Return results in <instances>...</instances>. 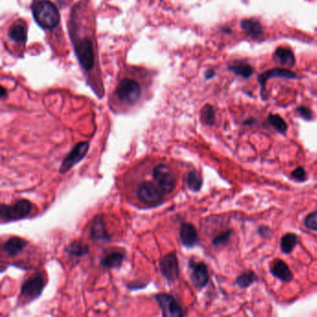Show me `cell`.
Returning <instances> with one entry per match:
<instances>
[{
	"mask_svg": "<svg viewBox=\"0 0 317 317\" xmlns=\"http://www.w3.org/2000/svg\"><path fill=\"white\" fill-rule=\"evenodd\" d=\"M79 22L77 15L74 12L70 21V35L72 39L77 57L80 65L87 75H93L97 73V53L95 39L90 30L82 26Z\"/></svg>",
	"mask_w": 317,
	"mask_h": 317,
	"instance_id": "1",
	"label": "cell"
},
{
	"mask_svg": "<svg viewBox=\"0 0 317 317\" xmlns=\"http://www.w3.org/2000/svg\"><path fill=\"white\" fill-rule=\"evenodd\" d=\"M144 94V86L137 76H124L115 86L113 98L121 106L131 107L141 101Z\"/></svg>",
	"mask_w": 317,
	"mask_h": 317,
	"instance_id": "2",
	"label": "cell"
},
{
	"mask_svg": "<svg viewBox=\"0 0 317 317\" xmlns=\"http://www.w3.org/2000/svg\"><path fill=\"white\" fill-rule=\"evenodd\" d=\"M34 18L39 26L46 30L57 28L60 13L56 6L49 0H35L32 4Z\"/></svg>",
	"mask_w": 317,
	"mask_h": 317,
	"instance_id": "3",
	"label": "cell"
},
{
	"mask_svg": "<svg viewBox=\"0 0 317 317\" xmlns=\"http://www.w3.org/2000/svg\"><path fill=\"white\" fill-rule=\"evenodd\" d=\"M33 208L31 202L22 199L13 205H0V219L2 223L20 221L28 216Z\"/></svg>",
	"mask_w": 317,
	"mask_h": 317,
	"instance_id": "4",
	"label": "cell"
},
{
	"mask_svg": "<svg viewBox=\"0 0 317 317\" xmlns=\"http://www.w3.org/2000/svg\"><path fill=\"white\" fill-rule=\"evenodd\" d=\"M153 179L160 190L165 194H171L177 186V179L170 166L166 164H158L153 170Z\"/></svg>",
	"mask_w": 317,
	"mask_h": 317,
	"instance_id": "5",
	"label": "cell"
},
{
	"mask_svg": "<svg viewBox=\"0 0 317 317\" xmlns=\"http://www.w3.org/2000/svg\"><path fill=\"white\" fill-rule=\"evenodd\" d=\"M44 288V274L42 273H36L22 284L20 297L24 303H31L41 295Z\"/></svg>",
	"mask_w": 317,
	"mask_h": 317,
	"instance_id": "6",
	"label": "cell"
},
{
	"mask_svg": "<svg viewBox=\"0 0 317 317\" xmlns=\"http://www.w3.org/2000/svg\"><path fill=\"white\" fill-rule=\"evenodd\" d=\"M165 195L156 182L144 181L137 190L138 199L146 206L158 205L163 202Z\"/></svg>",
	"mask_w": 317,
	"mask_h": 317,
	"instance_id": "7",
	"label": "cell"
},
{
	"mask_svg": "<svg viewBox=\"0 0 317 317\" xmlns=\"http://www.w3.org/2000/svg\"><path fill=\"white\" fill-rule=\"evenodd\" d=\"M88 149H89V144L87 142H82L77 144L73 148L72 151L70 152L68 156L63 160L61 166L59 167L60 173L65 174L68 172L73 166L79 164L80 161L85 158Z\"/></svg>",
	"mask_w": 317,
	"mask_h": 317,
	"instance_id": "8",
	"label": "cell"
},
{
	"mask_svg": "<svg viewBox=\"0 0 317 317\" xmlns=\"http://www.w3.org/2000/svg\"><path fill=\"white\" fill-rule=\"evenodd\" d=\"M155 299L158 303L163 317H180L184 315L180 303L177 302L173 296L166 293H159L155 295Z\"/></svg>",
	"mask_w": 317,
	"mask_h": 317,
	"instance_id": "9",
	"label": "cell"
},
{
	"mask_svg": "<svg viewBox=\"0 0 317 317\" xmlns=\"http://www.w3.org/2000/svg\"><path fill=\"white\" fill-rule=\"evenodd\" d=\"M159 269L166 280L169 283L176 281L180 274L179 261L176 253H168L162 257L159 261Z\"/></svg>",
	"mask_w": 317,
	"mask_h": 317,
	"instance_id": "10",
	"label": "cell"
},
{
	"mask_svg": "<svg viewBox=\"0 0 317 317\" xmlns=\"http://www.w3.org/2000/svg\"><path fill=\"white\" fill-rule=\"evenodd\" d=\"M188 265L191 271V279L195 288L198 289L205 288L209 281V270L207 265L204 262H197L194 259H190Z\"/></svg>",
	"mask_w": 317,
	"mask_h": 317,
	"instance_id": "11",
	"label": "cell"
},
{
	"mask_svg": "<svg viewBox=\"0 0 317 317\" xmlns=\"http://www.w3.org/2000/svg\"><path fill=\"white\" fill-rule=\"evenodd\" d=\"M274 78H282V79H296L297 75L295 73L292 72L289 69H284V68H274L271 70H268L266 72L260 74L258 78L260 86H261V94L263 99L265 98V91H266V83L270 79Z\"/></svg>",
	"mask_w": 317,
	"mask_h": 317,
	"instance_id": "12",
	"label": "cell"
},
{
	"mask_svg": "<svg viewBox=\"0 0 317 317\" xmlns=\"http://www.w3.org/2000/svg\"><path fill=\"white\" fill-rule=\"evenodd\" d=\"M7 37L9 41H11L16 46L23 47L25 45L26 38H27L26 23L22 20H18L13 22L8 28Z\"/></svg>",
	"mask_w": 317,
	"mask_h": 317,
	"instance_id": "13",
	"label": "cell"
},
{
	"mask_svg": "<svg viewBox=\"0 0 317 317\" xmlns=\"http://www.w3.org/2000/svg\"><path fill=\"white\" fill-rule=\"evenodd\" d=\"M89 236L94 242H108L111 240V236L106 230L102 215H98L94 218L90 226Z\"/></svg>",
	"mask_w": 317,
	"mask_h": 317,
	"instance_id": "14",
	"label": "cell"
},
{
	"mask_svg": "<svg viewBox=\"0 0 317 317\" xmlns=\"http://www.w3.org/2000/svg\"><path fill=\"white\" fill-rule=\"evenodd\" d=\"M180 238L182 245L186 247H194L198 244L199 238L197 231L192 224H183L180 226Z\"/></svg>",
	"mask_w": 317,
	"mask_h": 317,
	"instance_id": "15",
	"label": "cell"
},
{
	"mask_svg": "<svg viewBox=\"0 0 317 317\" xmlns=\"http://www.w3.org/2000/svg\"><path fill=\"white\" fill-rule=\"evenodd\" d=\"M270 271L274 277L283 282H290L293 278V274L288 264L282 259H274L271 263Z\"/></svg>",
	"mask_w": 317,
	"mask_h": 317,
	"instance_id": "16",
	"label": "cell"
},
{
	"mask_svg": "<svg viewBox=\"0 0 317 317\" xmlns=\"http://www.w3.org/2000/svg\"><path fill=\"white\" fill-rule=\"evenodd\" d=\"M28 245V242L19 237H13L7 239L3 245V250L9 257H13L22 252L24 247Z\"/></svg>",
	"mask_w": 317,
	"mask_h": 317,
	"instance_id": "17",
	"label": "cell"
},
{
	"mask_svg": "<svg viewBox=\"0 0 317 317\" xmlns=\"http://www.w3.org/2000/svg\"><path fill=\"white\" fill-rule=\"evenodd\" d=\"M240 25L245 34L252 38H258L263 35V26L256 19H244Z\"/></svg>",
	"mask_w": 317,
	"mask_h": 317,
	"instance_id": "18",
	"label": "cell"
},
{
	"mask_svg": "<svg viewBox=\"0 0 317 317\" xmlns=\"http://www.w3.org/2000/svg\"><path fill=\"white\" fill-rule=\"evenodd\" d=\"M228 69L231 72L235 73L237 76L242 77L244 79H249L254 73L252 66L247 64L245 61L237 60L233 62L229 66Z\"/></svg>",
	"mask_w": 317,
	"mask_h": 317,
	"instance_id": "19",
	"label": "cell"
},
{
	"mask_svg": "<svg viewBox=\"0 0 317 317\" xmlns=\"http://www.w3.org/2000/svg\"><path fill=\"white\" fill-rule=\"evenodd\" d=\"M125 259V253L122 251H113L106 254L101 259V265L105 269H114L121 266Z\"/></svg>",
	"mask_w": 317,
	"mask_h": 317,
	"instance_id": "20",
	"label": "cell"
},
{
	"mask_svg": "<svg viewBox=\"0 0 317 317\" xmlns=\"http://www.w3.org/2000/svg\"><path fill=\"white\" fill-rule=\"evenodd\" d=\"M274 57L282 65L292 67L295 65V56L293 51L286 47H279L274 51Z\"/></svg>",
	"mask_w": 317,
	"mask_h": 317,
	"instance_id": "21",
	"label": "cell"
},
{
	"mask_svg": "<svg viewBox=\"0 0 317 317\" xmlns=\"http://www.w3.org/2000/svg\"><path fill=\"white\" fill-rule=\"evenodd\" d=\"M65 251L68 255L75 258H82L89 252V246L84 242L77 240L67 245L65 248Z\"/></svg>",
	"mask_w": 317,
	"mask_h": 317,
	"instance_id": "22",
	"label": "cell"
},
{
	"mask_svg": "<svg viewBox=\"0 0 317 317\" xmlns=\"http://www.w3.org/2000/svg\"><path fill=\"white\" fill-rule=\"evenodd\" d=\"M299 242V238L295 234L288 233L284 235L281 239V250L286 254H289L294 250L296 245Z\"/></svg>",
	"mask_w": 317,
	"mask_h": 317,
	"instance_id": "23",
	"label": "cell"
},
{
	"mask_svg": "<svg viewBox=\"0 0 317 317\" xmlns=\"http://www.w3.org/2000/svg\"><path fill=\"white\" fill-rule=\"evenodd\" d=\"M186 185L189 190L193 192H198L203 185V178L201 175L195 170L190 171L186 177Z\"/></svg>",
	"mask_w": 317,
	"mask_h": 317,
	"instance_id": "24",
	"label": "cell"
},
{
	"mask_svg": "<svg viewBox=\"0 0 317 317\" xmlns=\"http://www.w3.org/2000/svg\"><path fill=\"white\" fill-rule=\"evenodd\" d=\"M258 277L252 271H247L244 274H241L236 280V284L239 288H246L257 282Z\"/></svg>",
	"mask_w": 317,
	"mask_h": 317,
	"instance_id": "25",
	"label": "cell"
},
{
	"mask_svg": "<svg viewBox=\"0 0 317 317\" xmlns=\"http://www.w3.org/2000/svg\"><path fill=\"white\" fill-rule=\"evenodd\" d=\"M268 121L275 130L280 133H286L288 130V124L282 118L280 115L271 114L268 116Z\"/></svg>",
	"mask_w": 317,
	"mask_h": 317,
	"instance_id": "26",
	"label": "cell"
},
{
	"mask_svg": "<svg viewBox=\"0 0 317 317\" xmlns=\"http://www.w3.org/2000/svg\"><path fill=\"white\" fill-rule=\"evenodd\" d=\"M200 116H201L202 122L206 125L212 126L215 123V110L213 108V106L210 104L205 105L202 108Z\"/></svg>",
	"mask_w": 317,
	"mask_h": 317,
	"instance_id": "27",
	"label": "cell"
},
{
	"mask_svg": "<svg viewBox=\"0 0 317 317\" xmlns=\"http://www.w3.org/2000/svg\"><path fill=\"white\" fill-rule=\"evenodd\" d=\"M232 235H233V231H225L224 233L220 234L219 236H217L216 238H214V239L212 240V244L216 247L224 246L228 244Z\"/></svg>",
	"mask_w": 317,
	"mask_h": 317,
	"instance_id": "28",
	"label": "cell"
},
{
	"mask_svg": "<svg viewBox=\"0 0 317 317\" xmlns=\"http://www.w3.org/2000/svg\"><path fill=\"white\" fill-rule=\"evenodd\" d=\"M304 225L309 230L317 231V211L312 212L305 218Z\"/></svg>",
	"mask_w": 317,
	"mask_h": 317,
	"instance_id": "29",
	"label": "cell"
},
{
	"mask_svg": "<svg viewBox=\"0 0 317 317\" xmlns=\"http://www.w3.org/2000/svg\"><path fill=\"white\" fill-rule=\"evenodd\" d=\"M291 176L294 180H298V181H304L307 179V174H306V171L303 166L297 167L295 170L291 173Z\"/></svg>",
	"mask_w": 317,
	"mask_h": 317,
	"instance_id": "30",
	"label": "cell"
},
{
	"mask_svg": "<svg viewBox=\"0 0 317 317\" xmlns=\"http://www.w3.org/2000/svg\"><path fill=\"white\" fill-rule=\"evenodd\" d=\"M297 112H298V114L301 115L303 118H304L305 120H312V119L314 118L313 112H312L308 107L300 106V107L297 108Z\"/></svg>",
	"mask_w": 317,
	"mask_h": 317,
	"instance_id": "31",
	"label": "cell"
},
{
	"mask_svg": "<svg viewBox=\"0 0 317 317\" xmlns=\"http://www.w3.org/2000/svg\"><path fill=\"white\" fill-rule=\"evenodd\" d=\"M258 232H259V234L261 237H264V238H266L272 233L271 229L269 227H266V226H260Z\"/></svg>",
	"mask_w": 317,
	"mask_h": 317,
	"instance_id": "32",
	"label": "cell"
},
{
	"mask_svg": "<svg viewBox=\"0 0 317 317\" xmlns=\"http://www.w3.org/2000/svg\"><path fill=\"white\" fill-rule=\"evenodd\" d=\"M214 76H215V71H214V70H212V69L208 70L207 73H206V78H207V79H212Z\"/></svg>",
	"mask_w": 317,
	"mask_h": 317,
	"instance_id": "33",
	"label": "cell"
}]
</instances>
